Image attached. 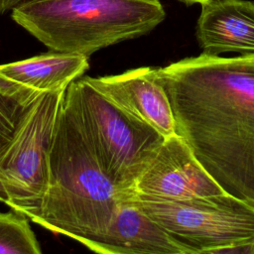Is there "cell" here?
Returning <instances> with one entry per match:
<instances>
[{
  "label": "cell",
  "mask_w": 254,
  "mask_h": 254,
  "mask_svg": "<svg viewBox=\"0 0 254 254\" xmlns=\"http://www.w3.org/2000/svg\"><path fill=\"white\" fill-rule=\"evenodd\" d=\"M156 71L176 134L225 192L254 207V55L201 53Z\"/></svg>",
  "instance_id": "1"
},
{
  "label": "cell",
  "mask_w": 254,
  "mask_h": 254,
  "mask_svg": "<svg viewBox=\"0 0 254 254\" xmlns=\"http://www.w3.org/2000/svg\"><path fill=\"white\" fill-rule=\"evenodd\" d=\"M127 194L103 170L64 97L49 152L45 191L31 220L94 251Z\"/></svg>",
  "instance_id": "2"
},
{
  "label": "cell",
  "mask_w": 254,
  "mask_h": 254,
  "mask_svg": "<svg viewBox=\"0 0 254 254\" xmlns=\"http://www.w3.org/2000/svg\"><path fill=\"white\" fill-rule=\"evenodd\" d=\"M11 16L52 51L89 58L148 34L166 13L159 0H26Z\"/></svg>",
  "instance_id": "3"
},
{
  "label": "cell",
  "mask_w": 254,
  "mask_h": 254,
  "mask_svg": "<svg viewBox=\"0 0 254 254\" xmlns=\"http://www.w3.org/2000/svg\"><path fill=\"white\" fill-rule=\"evenodd\" d=\"M64 100L114 185L123 193H135L137 180L166 138L112 102L85 76L67 86Z\"/></svg>",
  "instance_id": "4"
},
{
  "label": "cell",
  "mask_w": 254,
  "mask_h": 254,
  "mask_svg": "<svg viewBox=\"0 0 254 254\" xmlns=\"http://www.w3.org/2000/svg\"><path fill=\"white\" fill-rule=\"evenodd\" d=\"M136 199L185 254L254 253V207L227 192L173 201Z\"/></svg>",
  "instance_id": "5"
},
{
  "label": "cell",
  "mask_w": 254,
  "mask_h": 254,
  "mask_svg": "<svg viewBox=\"0 0 254 254\" xmlns=\"http://www.w3.org/2000/svg\"><path fill=\"white\" fill-rule=\"evenodd\" d=\"M64 90L45 93L20 116L11 137L0 146V180L6 204L31 219L37 212L48 177V157Z\"/></svg>",
  "instance_id": "6"
},
{
  "label": "cell",
  "mask_w": 254,
  "mask_h": 254,
  "mask_svg": "<svg viewBox=\"0 0 254 254\" xmlns=\"http://www.w3.org/2000/svg\"><path fill=\"white\" fill-rule=\"evenodd\" d=\"M139 197L186 200L225 193L192 153L186 141L174 134L164 140L135 185Z\"/></svg>",
  "instance_id": "7"
},
{
  "label": "cell",
  "mask_w": 254,
  "mask_h": 254,
  "mask_svg": "<svg viewBox=\"0 0 254 254\" xmlns=\"http://www.w3.org/2000/svg\"><path fill=\"white\" fill-rule=\"evenodd\" d=\"M88 67V57L56 51L0 64V94L28 107L45 93L66 89Z\"/></svg>",
  "instance_id": "8"
},
{
  "label": "cell",
  "mask_w": 254,
  "mask_h": 254,
  "mask_svg": "<svg viewBox=\"0 0 254 254\" xmlns=\"http://www.w3.org/2000/svg\"><path fill=\"white\" fill-rule=\"evenodd\" d=\"M156 68L144 66L119 74L85 78L124 111L168 138L176 134L175 118Z\"/></svg>",
  "instance_id": "9"
},
{
  "label": "cell",
  "mask_w": 254,
  "mask_h": 254,
  "mask_svg": "<svg viewBox=\"0 0 254 254\" xmlns=\"http://www.w3.org/2000/svg\"><path fill=\"white\" fill-rule=\"evenodd\" d=\"M195 35L202 54L254 55V2L208 0L200 4Z\"/></svg>",
  "instance_id": "10"
},
{
  "label": "cell",
  "mask_w": 254,
  "mask_h": 254,
  "mask_svg": "<svg viewBox=\"0 0 254 254\" xmlns=\"http://www.w3.org/2000/svg\"><path fill=\"white\" fill-rule=\"evenodd\" d=\"M94 252L102 254H185L180 245L139 204L124 195Z\"/></svg>",
  "instance_id": "11"
},
{
  "label": "cell",
  "mask_w": 254,
  "mask_h": 254,
  "mask_svg": "<svg viewBox=\"0 0 254 254\" xmlns=\"http://www.w3.org/2000/svg\"><path fill=\"white\" fill-rule=\"evenodd\" d=\"M41 245L29 218L18 212H0V254H40Z\"/></svg>",
  "instance_id": "12"
},
{
  "label": "cell",
  "mask_w": 254,
  "mask_h": 254,
  "mask_svg": "<svg viewBox=\"0 0 254 254\" xmlns=\"http://www.w3.org/2000/svg\"><path fill=\"white\" fill-rule=\"evenodd\" d=\"M27 107L0 94V146L12 135L16 124Z\"/></svg>",
  "instance_id": "13"
},
{
  "label": "cell",
  "mask_w": 254,
  "mask_h": 254,
  "mask_svg": "<svg viewBox=\"0 0 254 254\" xmlns=\"http://www.w3.org/2000/svg\"><path fill=\"white\" fill-rule=\"evenodd\" d=\"M24 1L26 0H0V14H3L8 10H12Z\"/></svg>",
  "instance_id": "14"
},
{
  "label": "cell",
  "mask_w": 254,
  "mask_h": 254,
  "mask_svg": "<svg viewBox=\"0 0 254 254\" xmlns=\"http://www.w3.org/2000/svg\"><path fill=\"white\" fill-rule=\"evenodd\" d=\"M7 200H8V196H7L6 190H5L4 187H3V184H2V182L0 180V201L6 203Z\"/></svg>",
  "instance_id": "15"
},
{
  "label": "cell",
  "mask_w": 254,
  "mask_h": 254,
  "mask_svg": "<svg viewBox=\"0 0 254 254\" xmlns=\"http://www.w3.org/2000/svg\"><path fill=\"white\" fill-rule=\"evenodd\" d=\"M182 1L183 3H186L188 5H191V4H194V3H198V4H201L205 1H208V0H180Z\"/></svg>",
  "instance_id": "16"
}]
</instances>
